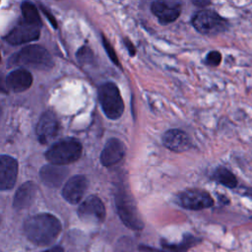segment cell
Instances as JSON below:
<instances>
[{"label": "cell", "mask_w": 252, "mask_h": 252, "mask_svg": "<svg viewBox=\"0 0 252 252\" xmlns=\"http://www.w3.org/2000/svg\"><path fill=\"white\" fill-rule=\"evenodd\" d=\"M77 58L78 61L81 64H88L90 62L93 61L94 59V54L92 52V50L87 47V46H83L82 48L79 49V51L77 52Z\"/></svg>", "instance_id": "7402d4cb"}, {"label": "cell", "mask_w": 252, "mask_h": 252, "mask_svg": "<svg viewBox=\"0 0 252 252\" xmlns=\"http://www.w3.org/2000/svg\"><path fill=\"white\" fill-rule=\"evenodd\" d=\"M59 130V122L57 120L56 115L50 111H44L36 125V136L38 141L41 144L48 143L51 139H53Z\"/></svg>", "instance_id": "30bf717a"}, {"label": "cell", "mask_w": 252, "mask_h": 252, "mask_svg": "<svg viewBox=\"0 0 252 252\" xmlns=\"http://www.w3.org/2000/svg\"><path fill=\"white\" fill-rule=\"evenodd\" d=\"M221 61V54L217 51V50H212L210 51L206 58H205V63L209 66H213V67H216L218 65H220Z\"/></svg>", "instance_id": "603a6c76"}, {"label": "cell", "mask_w": 252, "mask_h": 252, "mask_svg": "<svg viewBox=\"0 0 252 252\" xmlns=\"http://www.w3.org/2000/svg\"><path fill=\"white\" fill-rule=\"evenodd\" d=\"M82 155V145L74 138H65L53 144L45 153L46 159L57 165L76 161Z\"/></svg>", "instance_id": "3957f363"}, {"label": "cell", "mask_w": 252, "mask_h": 252, "mask_svg": "<svg viewBox=\"0 0 252 252\" xmlns=\"http://www.w3.org/2000/svg\"><path fill=\"white\" fill-rule=\"evenodd\" d=\"M7 66L26 67L38 70H47L53 66V60L49 52L39 45H28L14 53L8 60Z\"/></svg>", "instance_id": "7a4b0ae2"}, {"label": "cell", "mask_w": 252, "mask_h": 252, "mask_svg": "<svg viewBox=\"0 0 252 252\" xmlns=\"http://www.w3.org/2000/svg\"><path fill=\"white\" fill-rule=\"evenodd\" d=\"M125 155V146L117 138L109 139L100 154V162L104 166L119 162Z\"/></svg>", "instance_id": "5bb4252c"}, {"label": "cell", "mask_w": 252, "mask_h": 252, "mask_svg": "<svg viewBox=\"0 0 252 252\" xmlns=\"http://www.w3.org/2000/svg\"><path fill=\"white\" fill-rule=\"evenodd\" d=\"M36 193V185L32 181H27L22 184L14 197L13 207L16 210H23L28 208L33 201Z\"/></svg>", "instance_id": "ac0fdd59"}, {"label": "cell", "mask_w": 252, "mask_h": 252, "mask_svg": "<svg viewBox=\"0 0 252 252\" xmlns=\"http://www.w3.org/2000/svg\"><path fill=\"white\" fill-rule=\"evenodd\" d=\"M197 242V239L192 235H186L182 243L179 244H170L165 241H161L162 251L159 252H185L189 247L194 245Z\"/></svg>", "instance_id": "ffe728a7"}, {"label": "cell", "mask_w": 252, "mask_h": 252, "mask_svg": "<svg viewBox=\"0 0 252 252\" xmlns=\"http://www.w3.org/2000/svg\"><path fill=\"white\" fill-rule=\"evenodd\" d=\"M22 15L23 19L27 22L41 25L40 17L37 11V8L31 2L22 3Z\"/></svg>", "instance_id": "44dd1931"}, {"label": "cell", "mask_w": 252, "mask_h": 252, "mask_svg": "<svg viewBox=\"0 0 252 252\" xmlns=\"http://www.w3.org/2000/svg\"><path fill=\"white\" fill-rule=\"evenodd\" d=\"M40 27L41 25L30 23L23 19L5 36V40L13 45H19L32 40H36L40 34Z\"/></svg>", "instance_id": "9c48e42d"}, {"label": "cell", "mask_w": 252, "mask_h": 252, "mask_svg": "<svg viewBox=\"0 0 252 252\" xmlns=\"http://www.w3.org/2000/svg\"><path fill=\"white\" fill-rule=\"evenodd\" d=\"M18 173V161L6 155L0 158V188L10 190L14 187Z\"/></svg>", "instance_id": "7c38bea8"}, {"label": "cell", "mask_w": 252, "mask_h": 252, "mask_svg": "<svg viewBox=\"0 0 252 252\" xmlns=\"http://www.w3.org/2000/svg\"><path fill=\"white\" fill-rule=\"evenodd\" d=\"M192 3H193L194 5L200 6V7H206V6H208V5L211 4L210 1H201V0H197V1L194 0V1H192Z\"/></svg>", "instance_id": "4316f807"}, {"label": "cell", "mask_w": 252, "mask_h": 252, "mask_svg": "<svg viewBox=\"0 0 252 252\" xmlns=\"http://www.w3.org/2000/svg\"><path fill=\"white\" fill-rule=\"evenodd\" d=\"M193 27L201 33L214 35L224 32L228 27V22L213 10H201L192 18Z\"/></svg>", "instance_id": "8992f818"}, {"label": "cell", "mask_w": 252, "mask_h": 252, "mask_svg": "<svg viewBox=\"0 0 252 252\" xmlns=\"http://www.w3.org/2000/svg\"><path fill=\"white\" fill-rule=\"evenodd\" d=\"M60 220L50 214H38L28 218L24 222L27 238L38 246H46L53 242L61 231Z\"/></svg>", "instance_id": "6da1fadb"}, {"label": "cell", "mask_w": 252, "mask_h": 252, "mask_svg": "<svg viewBox=\"0 0 252 252\" xmlns=\"http://www.w3.org/2000/svg\"><path fill=\"white\" fill-rule=\"evenodd\" d=\"M115 206L121 220L126 226L135 230H140L144 227V222L134 199L124 189L117 190L115 194Z\"/></svg>", "instance_id": "277c9868"}, {"label": "cell", "mask_w": 252, "mask_h": 252, "mask_svg": "<svg viewBox=\"0 0 252 252\" xmlns=\"http://www.w3.org/2000/svg\"><path fill=\"white\" fill-rule=\"evenodd\" d=\"M32 84V74L24 69L19 68L8 74L6 77L7 88L14 93H21L28 90Z\"/></svg>", "instance_id": "2e32d148"}, {"label": "cell", "mask_w": 252, "mask_h": 252, "mask_svg": "<svg viewBox=\"0 0 252 252\" xmlns=\"http://www.w3.org/2000/svg\"><path fill=\"white\" fill-rule=\"evenodd\" d=\"M124 42H125V44H126V47H127V49H128L130 55H131V56H134L135 53H136V50H135V47H134L133 43H132L128 38H125V39H124Z\"/></svg>", "instance_id": "d4e9b609"}, {"label": "cell", "mask_w": 252, "mask_h": 252, "mask_svg": "<svg viewBox=\"0 0 252 252\" xmlns=\"http://www.w3.org/2000/svg\"><path fill=\"white\" fill-rule=\"evenodd\" d=\"M178 204L187 210H203L214 205L212 196L202 189H187L177 197Z\"/></svg>", "instance_id": "ba28073f"}, {"label": "cell", "mask_w": 252, "mask_h": 252, "mask_svg": "<svg viewBox=\"0 0 252 252\" xmlns=\"http://www.w3.org/2000/svg\"><path fill=\"white\" fill-rule=\"evenodd\" d=\"M152 12L162 25L174 22L181 13V4L173 1H155L151 6Z\"/></svg>", "instance_id": "8fae6325"}, {"label": "cell", "mask_w": 252, "mask_h": 252, "mask_svg": "<svg viewBox=\"0 0 252 252\" xmlns=\"http://www.w3.org/2000/svg\"><path fill=\"white\" fill-rule=\"evenodd\" d=\"M78 216L84 222L100 223L105 219L104 205L98 197L91 195L79 206Z\"/></svg>", "instance_id": "52a82bcc"}, {"label": "cell", "mask_w": 252, "mask_h": 252, "mask_svg": "<svg viewBox=\"0 0 252 252\" xmlns=\"http://www.w3.org/2000/svg\"><path fill=\"white\" fill-rule=\"evenodd\" d=\"M98 100L104 114L109 119H118L124 111V103L117 86L107 82L98 89Z\"/></svg>", "instance_id": "5b68a950"}, {"label": "cell", "mask_w": 252, "mask_h": 252, "mask_svg": "<svg viewBox=\"0 0 252 252\" xmlns=\"http://www.w3.org/2000/svg\"><path fill=\"white\" fill-rule=\"evenodd\" d=\"M163 145L173 152H184L190 147V141L187 134L179 129H170L162 136Z\"/></svg>", "instance_id": "e0dca14e"}, {"label": "cell", "mask_w": 252, "mask_h": 252, "mask_svg": "<svg viewBox=\"0 0 252 252\" xmlns=\"http://www.w3.org/2000/svg\"><path fill=\"white\" fill-rule=\"evenodd\" d=\"M68 174V168L64 165L46 164L39 170V176L42 182L49 187H58L65 180Z\"/></svg>", "instance_id": "9a60e30c"}, {"label": "cell", "mask_w": 252, "mask_h": 252, "mask_svg": "<svg viewBox=\"0 0 252 252\" xmlns=\"http://www.w3.org/2000/svg\"><path fill=\"white\" fill-rule=\"evenodd\" d=\"M213 179L216 180L218 183L230 189L235 188L238 184L235 175L224 166H219L215 169L213 173Z\"/></svg>", "instance_id": "d6986e66"}, {"label": "cell", "mask_w": 252, "mask_h": 252, "mask_svg": "<svg viewBox=\"0 0 252 252\" xmlns=\"http://www.w3.org/2000/svg\"><path fill=\"white\" fill-rule=\"evenodd\" d=\"M87 186V178L84 175H75L65 183L62 189V196L68 203L78 204L83 198Z\"/></svg>", "instance_id": "4fadbf2b"}, {"label": "cell", "mask_w": 252, "mask_h": 252, "mask_svg": "<svg viewBox=\"0 0 252 252\" xmlns=\"http://www.w3.org/2000/svg\"><path fill=\"white\" fill-rule=\"evenodd\" d=\"M102 43H103V46H104V48H105V50H106V52H107L109 58L113 61V63H114L116 66L121 67V65H120V63H119V60H118V58H117V56H116V54H115V52H114V50H113L111 44L106 40V38H105L104 36H102Z\"/></svg>", "instance_id": "cb8c5ba5"}, {"label": "cell", "mask_w": 252, "mask_h": 252, "mask_svg": "<svg viewBox=\"0 0 252 252\" xmlns=\"http://www.w3.org/2000/svg\"><path fill=\"white\" fill-rule=\"evenodd\" d=\"M41 10H42V12L44 13V15H46V17L48 18V20H49V22L51 23V25H52L54 28H57L56 20H55L53 17H51L52 15H51V14H49V12H48V11H46V9H45L44 7H41Z\"/></svg>", "instance_id": "484cf974"}, {"label": "cell", "mask_w": 252, "mask_h": 252, "mask_svg": "<svg viewBox=\"0 0 252 252\" xmlns=\"http://www.w3.org/2000/svg\"><path fill=\"white\" fill-rule=\"evenodd\" d=\"M42 252H64V249L63 247L61 246H54L48 250H45V251H42Z\"/></svg>", "instance_id": "83f0119b"}]
</instances>
